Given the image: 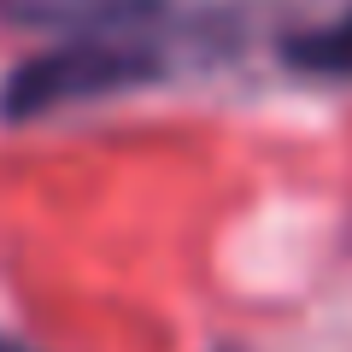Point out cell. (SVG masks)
<instances>
[{
	"label": "cell",
	"mask_w": 352,
	"mask_h": 352,
	"mask_svg": "<svg viewBox=\"0 0 352 352\" xmlns=\"http://www.w3.org/2000/svg\"><path fill=\"white\" fill-rule=\"evenodd\" d=\"M0 352H47V346H30V340H18V335H6V329H0Z\"/></svg>",
	"instance_id": "obj_4"
},
{
	"label": "cell",
	"mask_w": 352,
	"mask_h": 352,
	"mask_svg": "<svg viewBox=\"0 0 352 352\" xmlns=\"http://www.w3.org/2000/svg\"><path fill=\"white\" fill-rule=\"evenodd\" d=\"M170 76V53L153 36H76L18 59L0 76V124H41V118L76 112V106L124 100Z\"/></svg>",
	"instance_id": "obj_1"
},
{
	"label": "cell",
	"mask_w": 352,
	"mask_h": 352,
	"mask_svg": "<svg viewBox=\"0 0 352 352\" xmlns=\"http://www.w3.org/2000/svg\"><path fill=\"white\" fill-rule=\"evenodd\" d=\"M176 12V0H0V24L53 36H147Z\"/></svg>",
	"instance_id": "obj_2"
},
{
	"label": "cell",
	"mask_w": 352,
	"mask_h": 352,
	"mask_svg": "<svg viewBox=\"0 0 352 352\" xmlns=\"http://www.w3.org/2000/svg\"><path fill=\"white\" fill-rule=\"evenodd\" d=\"M276 59L300 76H323V82H352V6L329 24L294 30L276 41Z\"/></svg>",
	"instance_id": "obj_3"
}]
</instances>
